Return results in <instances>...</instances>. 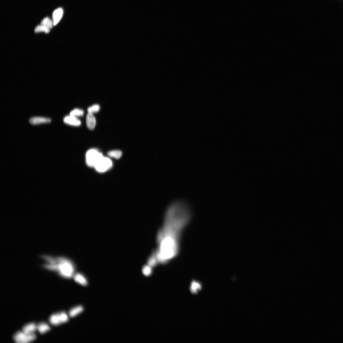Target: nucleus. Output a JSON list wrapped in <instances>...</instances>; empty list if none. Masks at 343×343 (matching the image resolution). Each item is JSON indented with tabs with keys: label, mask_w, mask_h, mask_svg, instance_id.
Returning <instances> with one entry per match:
<instances>
[{
	"label": "nucleus",
	"mask_w": 343,
	"mask_h": 343,
	"mask_svg": "<svg viewBox=\"0 0 343 343\" xmlns=\"http://www.w3.org/2000/svg\"><path fill=\"white\" fill-rule=\"evenodd\" d=\"M113 163L110 159L103 156L96 164L94 168L99 173L105 172L111 168Z\"/></svg>",
	"instance_id": "nucleus-6"
},
{
	"label": "nucleus",
	"mask_w": 343,
	"mask_h": 343,
	"mask_svg": "<svg viewBox=\"0 0 343 343\" xmlns=\"http://www.w3.org/2000/svg\"><path fill=\"white\" fill-rule=\"evenodd\" d=\"M69 317L67 313L62 312L52 315L49 318L50 324L54 326H58L67 322Z\"/></svg>",
	"instance_id": "nucleus-5"
},
{
	"label": "nucleus",
	"mask_w": 343,
	"mask_h": 343,
	"mask_svg": "<svg viewBox=\"0 0 343 343\" xmlns=\"http://www.w3.org/2000/svg\"><path fill=\"white\" fill-rule=\"evenodd\" d=\"M103 156L102 154L95 149L88 150L86 154L87 164L89 167H93Z\"/></svg>",
	"instance_id": "nucleus-3"
},
{
	"label": "nucleus",
	"mask_w": 343,
	"mask_h": 343,
	"mask_svg": "<svg viewBox=\"0 0 343 343\" xmlns=\"http://www.w3.org/2000/svg\"><path fill=\"white\" fill-rule=\"evenodd\" d=\"M158 263L155 253L153 251L148 259L147 264L153 267L156 266Z\"/></svg>",
	"instance_id": "nucleus-16"
},
{
	"label": "nucleus",
	"mask_w": 343,
	"mask_h": 343,
	"mask_svg": "<svg viewBox=\"0 0 343 343\" xmlns=\"http://www.w3.org/2000/svg\"><path fill=\"white\" fill-rule=\"evenodd\" d=\"M36 336L34 333L27 334L22 331H19L13 336V339L17 343H27L35 340Z\"/></svg>",
	"instance_id": "nucleus-4"
},
{
	"label": "nucleus",
	"mask_w": 343,
	"mask_h": 343,
	"mask_svg": "<svg viewBox=\"0 0 343 343\" xmlns=\"http://www.w3.org/2000/svg\"><path fill=\"white\" fill-rule=\"evenodd\" d=\"M143 274L145 276H148L151 275L153 272L152 267L148 265L144 266L142 269Z\"/></svg>",
	"instance_id": "nucleus-19"
},
{
	"label": "nucleus",
	"mask_w": 343,
	"mask_h": 343,
	"mask_svg": "<svg viewBox=\"0 0 343 343\" xmlns=\"http://www.w3.org/2000/svg\"><path fill=\"white\" fill-rule=\"evenodd\" d=\"M100 109V107L97 104H95L89 107L87 109L88 113L93 114L98 112Z\"/></svg>",
	"instance_id": "nucleus-22"
},
{
	"label": "nucleus",
	"mask_w": 343,
	"mask_h": 343,
	"mask_svg": "<svg viewBox=\"0 0 343 343\" xmlns=\"http://www.w3.org/2000/svg\"><path fill=\"white\" fill-rule=\"evenodd\" d=\"M29 122L32 125L46 123L51 121L50 119L41 117H34L31 118L29 120Z\"/></svg>",
	"instance_id": "nucleus-9"
},
{
	"label": "nucleus",
	"mask_w": 343,
	"mask_h": 343,
	"mask_svg": "<svg viewBox=\"0 0 343 343\" xmlns=\"http://www.w3.org/2000/svg\"><path fill=\"white\" fill-rule=\"evenodd\" d=\"M34 31L36 33L44 32L48 33L50 32V29L43 25L41 24L38 26L35 29Z\"/></svg>",
	"instance_id": "nucleus-18"
},
{
	"label": "nucleus",
	"mask_w": 343,
	"mask_h": 343,
	"mask_svg": "<svg viewBox=\"0 0 343 343\" xmlns=\"http://www.w3.org/2000/svg\"><path fill=\"white\" fill-rule=\"evenodd\" d=\"M74 279L79 284L84 286H87L88 282L87 278L80 273H77L73 276Z\"/></svg>",
	"instance_id": "nucleus-11"
},
{
	"label": "nucleus",
	"mask_w": 343,
	"mask_h": 343,
	"mask_svg": "<svg viewBox=\"0 0 343 343\" xmlns=\"http://www.w3.org/2000/svg\"><path fill=\"white\" fill-rule=\"evenodd\" d=\"M84 112L82 110L80 109H73L70 112V115L77 117L82 116Z\"/></svg>",
	"instance_id": "nucleus-21"
},
{
	"label": "nucleus",
	"mask_w": 343,
	"mask_h": 343,
	"mask_svg": "<svg viewBox=\"0 0 343 343\" xmlns=\"http://www.w3.org/2000/svg\"><path fill=\"white\" fill-rule=\"evenodd\" d=\"M202 289V286L200 283L195 281H193L191 283L190 288L191 292L193 294H196Z\"/></svg>",
	"instance_id": "nucleus-15"
},
{
	"label": "nucleus",
	"mask_w": 343,
	"mask_h": 343,
	"mask_svg": "<svg viewBox=\"0 0 343 343\" xmlns=\"http://www.w3.org/2000/svg\"><path fill=\"white\" fill-rule=\"evenodd\" d=\"M37 330V325L34 323H30L24 326L22 328V331L27 334L34 333Z\"/></svg>",
	"instance_id": "nucleus-12"
},
{
	"label": "nucleus",
	"mask_w": 343,
	"mask_h": 343,
	"mask_svg": "<svg viewBox=\"0 0 343 343\" xmlns=\"http://www.w3.org/2000/svg\"><path fill=\"white\" fill-rule=\"evenodd\" d=\"M108 155L109 156L117 159L121 157L122 152L120 150H113L109 152Z\"/></svg>",
	"instance_id": "nucleus-20"
},
{
	"label": "nucleus",
	"mask_w": 343,
	"mask_h": 343,
	"mask_svg": "<svg viewBox=\"0 0 343 343\" xmlns=\"http://www.w3.org/2000/svg\"><path fill=\"white\" fill-rule=\"evenodd\" d=\"M41 24L43 25L50 29L52 28L54 26L53 21L48 17L44 19L41 22Z\"/></svg>",
	"instance_id": "nucleus-17"
},
{
	"label": "nucleus",
	"mask_w": 343,
	"mask_h": 343,
	"mask_svg": "<svg viewBox=\"0 0 343 343\" xmlns=\"http://www.w3.org/2000/svg\"><path fill=\"white\" fill-rule=\"evenodd\" d=\"M191 213L181 204H172L165 213L162 227L158 233V245L167 250H179L182 233L190 222Z\"/></svg>",
	"instance_id": "nucleus-1"
},
{
	"label": "nucleus",
	"mask_w": 343,
	"mask_h": 343,
	"mask_svg": "<svg viewBox=\"0 0 343 343\" xmlns=\"http://www.w3.org/2000/svg\"><path fill=\"white\" fill-rule=\"evenodd\" d=\"M41 257L44 262L42 267L44 269L56 273L59 276L67 279H71L75 274L73 263L66 257L43 254Z\"/></svg>",
	"instance_id": "nucleus-2"
},
{
	"label": "nucleus",
	"mask_w": 343,
	"mask_h": 343,
	"mask_svg": "<svg viewBox=\"0 0 343 343\" xmlns=\"http://www.w3.org/2000/svg\"><path fill=\"white\" fill-rule=\"evenodd\" d=\"M37 330L41 334H44L51 330L50 327L45 322L39 323L37 325Z\"/></svg>",
	"instance_id": "nucleus-14"
},
{
	"label": "nucleus",
	"mask_w": 343,
	"mask_h": 343,
	"mask_svg": "<svg viewBox=\"0 0 343 343\" xmlns=\"http://www.w3.org/2000/svg\"><path fill=\"white\" fill-rule=\"evenodd\" d=\"M63 10L61 8H59L54 10L53 14V20L54 26L56 25L61 21L63 14Z\"/></svg>",
	"instance_id": "nucleus-8"
},
{
	"label": "nucleus",
	"mask_w": 343,
	"mask_h": 343,
	"mask_svg": "<svg viewBox=\"0 0 343 343\" xmlns=\"http://www.w3.org/2000/svg\"><path fill=\"white\" fill-rule=\"evenodd\" d=\"M64 123L68 125L74 126H78L81 125V121L77 117L70 115L64 117L63 119Z\"/></svg>",
	"instance_id": "nucleus-7"
},
{
	"label": "nucleus",
	"mask_w": 343,
	"mask_h": 343,
	"mask_svg": "<svg viewBox=\"0 0 343 343\" xmlns=\"http://www.w3.org/2000/svg\"><path fill=\"white\" fill-rule=\"evenodd\" d=\"M84 311V308L81 306H78L72 308L69 311V315L71 317H74L76 316L81 314Z\"/></svg>",
	"instance_id": "nucleus-13"
},
{
	"label": "nucleus",
	"mask_w": 343,
	"mask_h": 343,
	"mask_svg": "<svg viewBox=\"0 0 343 343\" xmlns=\"http://www.w3.org/2000/svg\"><path fill=\"white\" fill-rule=\"evenodd\" d=\"M87 126L89 130H92L95 128L96 124V119L93 114L88 113L86 117Z\"/></svg>",
	"instance_id": "nucleus-10"
}]
</instances>
